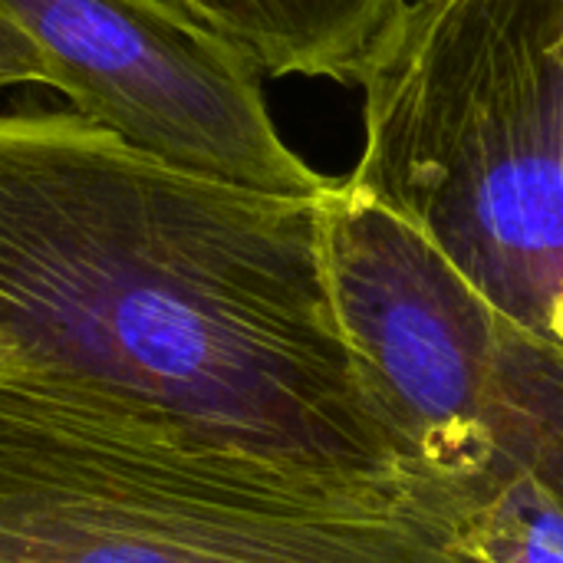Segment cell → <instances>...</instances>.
I'll use <instances>...</instances> for the list:
<instances>
[{
	"label": "cell",
	"instance_id": "obj_1",
	"mask_svg": "<svg viewBox=\"0 0 563 563\" xmlns=\"http://www.w3.org/2000/svg\"><path fill=\"white\" fill-rule=\"evenodd\" d=\"M323 198L0 112V386L300 482L422 501L330 284Z\"/></svg>",
	"mask_w": 563,
	"mask_h": 563
},
{
	"label": "cell",
	"instance_id": "obj_2",
	"mask_svg": "<svg viewBox=\"0 0 563 563\" xmlns=\"http://www.w3.org/2000/svg\"><path fill=\"white\" fill-rule=\"evenodd\" d=\"M356 86L343 181L563 350V0H409Z\"/></svg>",
	"mask_w": 563,
	"mask_h": 563
},
{
	"label": "cell",
	"instance_id": "obj_3",
	"mask_svg": "<svg viewBox=\"0 0 563 563\" xmlns=\"http://www.w3.org/2000/svg\"><path fill=\"white\" fill-rule=\"evenodd\" d=\"M0 563H465L426 501L300 482L0 386Z\"/></svg>",
	"mask_w": 563,
	"mask_h": 563
},
{
	"label": "cell",
	"instance_id": "obj_4",
	"mask_svg": "<svg viewBox=\"0 0 563 563\" xmlns=\"http://www.w3.org/2000/svg\"><path fill=\"white\" fill-rule=\"evenodd\" d=\"M36 46L46 86L129 148L208 181L323 198L313 172L277 132L261 73L168 0H0Z\"/></svg>",
	"mask_w": 563,
	"mask_h": 563
},
{
	"label": "cell",
	"instance_id": "obj_5",
	"mask_svg": "<svg viewBox=\"0 0 563 563\" xmlns=\"http://www.w3.org/2000/svg\"><path fill=\"white\" fill-rule=\"evenodd\" d=\"M267 76L360 82L409 0H168Z\"/></svg>",
	"mask_w": 563,
	"mask_h": 563
},
{
	"label": "cell",
	"instance_id": "obj_6",
	"mask_svg": "<svg viewBox=\"0 0 563 563\" xmlns=\"http://www.w3.org/2000/svg\"><path fill=\"white\" fill-rule=\"evenodd\" d=\"M46 86V66L36 46L0 13V89Z\"/></svg>",
	"mask_w": 563,
	"mask_h": 563
}]
</instances>
